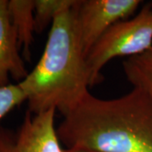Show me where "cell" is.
Returning <instances> with one entry per match:
<instances>
[{
    "label": "cell",
    "mask_w": 152,
    "mask_h": 152,
    "mask_svg": "<svg viewBox=\"0 0 152 152\" xmlns=\"http://www.w3.org/2000/svg\"><path fill=\"white\" fill-rule=\"evenodd\" d=\"M66 149L91 152H152V98L133 88L102 99L90 92L57 128Z\"/></svg>",
    "instance_id": "6da1fadb"
},
{
    "label": "cell",
    "mask_w": 152,
    "mask_h": 152,
    "mask_svg": "<svg viewBox=\"0 0 152 152\" xmlns=\"http://www.w3.org/2000/svg\"><path fill=\"white\" fill-rule=\"evenodd\" d=\"M77 4L55 18L37 64L18 83L26 94L27 110L33 113L53 108L64 116L89 92L90 76L76 22Z\"/></svg>",
    "instance_id": "7a4b0ae2"
},
{
    "label": "cell",
    "mask_w": 152,
    "mask_h": 152,
    "mask_svg": "<svg viewBox=\"0 0 152 152\" xmlns=\"http://www.w3.org/2000/svg\"><path fill=\"white\" fill-rule=\"evenodd\" d=\"M152 45V4L148 3L132 18L116 23L90 50L86 66L91 87L102 80L101 71L109 61L129 58L146 51Z\"/></svg>",
    "instance_id": "3957f363"
},
{
    "label": "cell",
    "mask_w": 152,
    "mask_h": 152,
    "mask_svg": "<svg viewBox=\"0 0 152 152\" xmlns=\"http://www.w3.org/2000/svg\"><path fill=\"white\" fill-rule=\"evenodd\" d=\"M56 110L40 113L26 111L15 129L0 125V152H64L57 128Z\"/></svg>",
    "instance_id": "277c9868"
},
{
    "label": "cell",
    "mask_w": 152,
    "mask_h": 152,
    "mask_svg": "<svg viewBox=\"0 0 152 152\" xmlns=\"http://www.w3.org/2000/svg\"><path fill=\"white\" fill-rule=\"evenodd\" d=\"M141 3L140 0H79L76 22L86 58L98 40L116 23L132 16Z\"/></svg>",
    "instance_id": "5b68a950"
},
{
    "label": "cell",
    "mask_w": 152,
    "mask_h": 152,
    "mask_svg": "<svg viewBox=\"0 0 152 152\" xmlns=\"http://www.w3.org/2000/svg\"><path fill=\"white\" fill-rule=\"evenodd\" d=\"M8 0H0V87L10 85V77L21 82L28 75L11 21Z\"/></svg>",
    "instance_id": "8992f818"
},
{
    "label": "cell",
    "mask_w": 152,
    "mask_h": 152,
    "mask_svg": "<svg viewBox=\"0 0 152 152\" xmlns=\"http://www.w3.org/2000/svg\"><path fill=\"white\" fill-rule=\"evenodd\" d=\"M8 8L13 26L16 32L19 48L26 60H31V48L34 40L35 1L10 0Z\"/></svg>",
    "instance_id": "52a82bcc"
},
{
    "label": "cell",
    "mask_w": 152,
    "mask_h": 152,
    "mask_svg": "<svg viewBox=\"0 0 152 152\" xmlns=\"http://www.w3.org/2000/svg\"><path fill=\"white\" fill-rule=\"evenodd\" d=\"M123 69L132 85L152 98V45L140 54L125 58Z\"/></svg>",
    "instance_id": "ba28073f"
},
{
    "label": "cell",
    "mask_w": 152,
    "mask_h": 152,
    "mask_svg": "<svg viewBox=\"0 0 152 152\" xmlns=\"http://www.w3.org/2000/svg\"><path fill=\"white\" fill-rule=\"evenodd\" d=\"M36 32L42 33L52 26L60 13L75 5L77 0H34Z\"/></svg>",
    "instance_id": "9c48e42d"
},
{
    "label": "cell",
    "mask_w": 152,
    "mask_h": 152,
    "mask_svg": "<svg viewBox=\"0 0 152 152\" xmlns=\"http://www.w3.org/2000/svg\"><path fill=\"white\" fill-rule=\"evenodd\" d=\"M26 100V94L19 84L0 87V120Z\"/></svg>",
    "instance_id": "30bf717a"
},
{
    "label": "cell",
    "mask_w": 152,
    "mask_h": 152,
    "mask_svg": "<svg viewBox=\"0 0 152 152\" xmlns=\"http://www.w3.org/2000/svg\"><path fill=\"white\" fill-rule=\"evenodd\" d=\"M64 152H91L83 151V150H69V149H64Z\"/></svg>",
    "instance_id": "8fae6325"
},
{
    "label": "cell",
    "mask_w": 152,
    "mask_h": 152,
    "mask_svg": "<svg viewBox=\"0 0 152 152\" xmlns=\"http://www.w3.org/2000/svg\"><path fill=\"white\" fill-rule=\"evenodd\" d=\"M151 4H152V2H151Z\"/></svg>",
    "instance_id": "7c38bea8"
}]
</instances>
